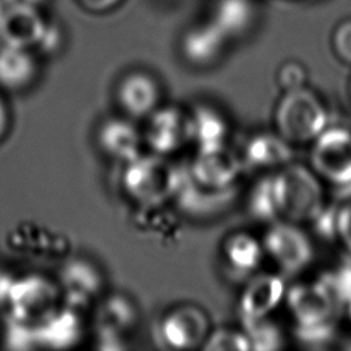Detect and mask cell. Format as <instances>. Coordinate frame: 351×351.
I'll list each match as a JSON object with an SVG mask.
<instances>
[{
	"label": "cell",
	"mask_w": 351,
	"mask_h": 351,
	"mask_svg": "<svg viewBox=\"0 0 351 351\" xmlns=\"http://www.w3.org/2000/svg\"><path fill=\"white\" fill-rule=\"evenodd\" d=\"M287 304L296 321L299 341L319 346L333 339L340 306L321 278L293 285L287 292Z\"/></svg>",
	"instance_id": "6da1fadb"
},
{
	"label": "cell",
	"mask_w": 351,
	"mask_h": 351,
	"mask_svg": "<svg viewBox=\"0 0 351 351\" xmlns=\"http://www.w3.org/2000/svg\"><path fill=\"white\" fill-rule=\"evenodd\" d=\"M271 177L278 219L313 222L324 208V192L315 176L300 165H289Z\"/></svg>",
	"instance_id": "7a4b0ae2"
},
{
	"label": "cell",
	"mask_w": 351,
	"mask_h": 351,
	"mask_svg": "<svg viewBox=\"0 0 351 351\" xmlns=\"http://www.w3.org/2000/svg\"><path fill=\"white\" fill-rule=\"evenodd\" d=\"M182 176V167L158 156L136 158L123 171L126 193L145 207H158L174 197Z\"/></svg>",
	"instance_id": "3957f363"
},
{
	"label": "cell",
	"mask_w": 351,
	"mask_h": 351,
	"mask_svg": "<svg viewBox=\"0 0 351 351\" xmlns=\"http://www.w3.org/2000/svg\"><path fill=\"white\" fill-rule=\"evenodd\" d=\"M328 125V114L321 100L310 90H288L276 110V126L289 143L315 140Z\"/></svg>",
	"instance_id": "277c9868"
},
{
	"label": "cell",
	"mask_w": 351,
	"mask_h": 351,
	"mask_svg": "<svg viewBox=\"0 0 351 351\" xmlns=\"http://www.w3.org/2000/svg\"><path fill=\"white\" fill-rule=\"evenodd\" d=\"M59 288L43 276L15 277L7 300L10 318L36 326L59 310Z\"/></svg>",
	"instance_id": "5b68a950"
},
{
	"label": "cell",
	"mask_w": 351,
	"mask_h": 351,
	"mask_svg": "<svg viewBox=\"0 0 351 351\" xmlns=\"http://www.w3.org/2000/svg\"><path fill=\"white\" fill-rule=\"evenodd\" d=\"M315 171L335 185L351 184V132L344 128L325 129L311 149Z\"/></svg>",
	"instance_id": "8992f818"
},
{
	"label": "cell",
	"mask_w": 351,
	"mask_h": 351,
	"mask_svg": "<svg viewBox=\"0 0 351 351\" xmlns=\"http://www.w3.org/2000/svg\"><path fill=\"white\" fill-rule=\"evenodd\" d=\"M263 247L287 274H295L306 269L314 255L308 237L289 222L274 223L265 234Z\"/></svg>",
	"instance_id": "52a82bcc"
},
{
	"label": "cell",
	"mask_w": 351,
	"mask_h": 351,
	"mask_svg": "<svg viewBox=\"0 0 351 351\" xmlns=\"http://www.w3.org/2000/svg\"><path fill=\"white\" fill-rule=\"evenodd\" d=\"M208 319L196 306H180L159 324V339L174 350L195 348L207 339Z\"/></svg>",
	"instance_id": "ba28073f"
},
{
	"label": "cell",
	"mask_w": 351,
	"mask_h": 351,
	"mask_svg": "<svg viewBox=\"0 0 351 351\" xmlns=\"http://www.w3.org/2000/svg\"><path fill=\"white\" fill-rule=\"evenodd\" d=\"M47 23L40 7L5 4L0 18V43L25 49L38 45Z\"/></svg>",
	"instance_id": "9c48e42d"
},
{
	"label": "cell",
	"mask_w": 351,
	"mask_h": 351,
	"mask_svg": "<svg viewBox=\"0 0 351 351\" xmlns=\"http://www.w3.org/2000/svg\"><path fill=\"white\" fill-rule=\"evenodd\" d=\"M234 195L236 189L233 186H206L191 176L188 167H182L181 181L174 197L184 211L193 215H208L223 210L233 200Z\"/></svg>",
	"instance_id": "30bf717a"
},
{
	"label": "cell",
	"mask_w": 351,
	"mask_h": 351,
	"mask_svg": "<svg viewBox=\"0 0 351 351\" xmlns=\"http://www.w3.org/2000/svg\"><path fill=\"white\" fill-rule=\"evenodd\" d=\"M191 176L200 184L210 188H228L241 171L240 159L225 145L213 149L199 151L188 167Z\"/></svg>",
	"instance_id": "8fae6325"
},
{
	"label": "cell",
	"mask_w": 351,
	"mask_h": 351,
	"mask_svg": "<svg viewBox=\"0 0 351 351\" xmlns=\"http://www.w3.org/2000/svg\"><path fill=\"white\" fill-rule=\"evenodd\" d=\"M191 140L189 118L178 108L167 107L156 111L147 129V141L158 154H170Z\"/></svg>",
	"instance_id": "7c38bea8"
},
{
	"label": "cell",
	"mask_w": 351,
	"mask_h": 351,
	"mask_svg": "<svg viewBox=\"0 0 351 351\" xmlns=\"http://www.w3.org/2000/svg\"><path fill=\"white\" fill-rule=\"evenodd\" d=\"M60 285L66 307L85 308L101 287V278L93 265L85 261L66 263L60 273Z\"/></svg>",
	"instance_id": "4fadbf2b"
},
{
	"label": "cell",
	"mask_w": 351,
	"mask_h": 351,
	"mask_svg": "<svg viewBox=\"0 0 351 351\" xmlns=\"http://www.w3.org/2000/svg\"><path fill=\"white\" fill-rule=\"evenodd\" d=\"M285 295V285L281 277L262 274L255 277L244 289L240 298V314L243 319H258L266 317L277 307Z\"/></svg>",
	"instance_id": "5bb4252c"
},
{
	"label": "cell",
	"mask_w": 351,
	"mask_h": 351,
	"mask_svg": "<svg viewBox=\"0 0 351 351\" xmlns=\"http://www.w3.org/2000/svg\"><path fill=\"white\" fill-rule=\"evenodd\" d=\"M81 332L82 326L77 310L63 307L34 326L36 346L52 350L70 348L78 343Z\"/></svg>",
	"instance_id": "9a60e30c"
},
{
	"label": "cell",
	"mask_w": 351,
	"mask_h": 351,
	"mask_svg": "<svg viewBox=\"0 0 351 351\" xmlns=\"http://www.w3.org/2000/svg\"><path fill=\"white\" fill-rule=\"evenodd\" d=\"M225 34L211 22L195 25L182 37V53L195 64H207L215 60L226 43Z\"/></svg>",
	"instance_id": "2e32d148"
},
{
	"label": "cell",
	"mask_w": 351,
	"mask_h": 351,
	"mask_svg": "<svg viewBox=\"0 0 351 351\" xmlns=\"http://www.w3.org/2000/svg\"><path fill=\"white\" fill-rule=\"evenodd\" d=\"M255 18L254 0H215L210 21L229 40L245 34L255 23Z\"/></svg>",
	"instance_id": "e0dca14e"
},
{
	"label": "cell",
	"mask_w": 351,
	"mask_h": 351,
	"mask_svg": "<svg viewBox=\"0 0 351 351\" xmlns=\"http://www.w3.org/2000/svg\"><path fill=\"white\" fill-rule=\"evenodd\" d=\"M118 97L125 111L133 117H143L156 106L158 88L149 75L133 73L122 80Z\"/></svg>",
	"instance_id": "ac0fdd59"
},
{
	"label": "cell",
	"mask_w": 351,
	"mask_h": 351,
	"mask_svg": "<svg viewBox=\"0 0 351 351\" xmlns=\"http://www.w3.org/2000/svg\"><path fill=\"white\" fill-rule=\"evenodd\" d=\"M99 143L110 156L132 162L140 156V136L128 122L111 119L103 125L99 133Z\"/></svg>",
	"instance_id": "d6986e66"
},
{
	"label": "cell",
	"mask_w": 351,
	"mask_h": 351,
	"mask_svg": "<svg viewBox=\"0 0 351 351\" xmlns=\"http://www.w3.org/2000/svg\"><path fill=\"white\" fill-rule=\"evenodd\" d=\"M36 62L27 49L0 47V86L21 89L33 80Z\"/></svg>",
	"instance_id": "ffe728a7"
},
{
	"label": "cell",
	"mask_w": 351,
	"mask_h": 351,
	"mask_svg": "<svg viewBox=\"0 0 351 351\" xmlns=\"http://www.w3.org/2000/svg\"><path fill=\"white\" fill-rule=\"evenodd\" d=\"M292 158L289 141L281 136L259 134L245 147V162L252 167H274L288 163Z\"/></svg>",
	"instance_id": "44dd1931"
},
{
	"label": "cell",
	"mask_w": 351,
	"mask_h": 351,
	"mask_svg": "<svg viewBox=\"0 0 351 351\" xmlns=\"http://www.w3.org/2000/svg\"><path fill=\"white\" fill-rule=\"evenodd\" d=\"M191 138L197 144L199 151L213 149L225 145L228 128L225 119L213 108L197 107L189 118Z\"/></svg>",
	"instance_id": "7402d4cb"
},
{
	"label": "cell",
	"mask_w": 351,
	"mask_h": 351,
	"mask_svg": "<svg viewBox=\"0 0 351 351\" xmlns=\"http://www.w3.org/2000/svg\"><path fill=\"white\" fill-rule=\"evenodd\" d=\"M136 319L133 306L128 299L119 295L108 298L97 313L99 337H119L128 330Z\"/></svg>",
	"instance_id": "603a6c76"
},
{
	"label": "cell",
	"mask_w": 351,
	"mask_h": 351,
	"mask_svg": "<svg viewBox=\"0 0 351 351\" xmlns=\"http://www.w3.org/2000/svg\"><path fill=\"white\" fill-rule=\"evenodd\" d=\"M223 254L230 269L237 274H250L262 261V248L250 234L237 233L223 245Z\"/></svg>",
	"instance_id": "cb8c5ba5"
},
{
	"label": "cell",
	"mask_w": 351,
	"mask_h": 351,
	"mask_svg": "<svg viewBox=\"0 0 351 351\" xmlns=\"http://www.w3.org/2000/svg\"><path fill=\"white\" fill-rule=\"evenodd\" d=\"M244 335L248 339L250 350L273 351L282 346L281 330L265 317L258 319H243Z\"/></svg>",
	"instance_id": "d4e9b609"
},
{
	"label": "cell",
	"mask_w": 351,
	"mask_h": 351,
	"mask_svg": "<svg viewBox=\"0 0 351 351\" xmlns=\"http://www.w3.org/2000/svg\"><path fill=\"white\" fill-rule=\"evenodd\" d=\"M250 213L259 221H274L278 219L274 192H273V177H265L258 181L251 191L248 202Z\"/></svg>",
	"instance_id": "484cf974"
},
{
	"label": "cell",
	"mask_w": 351,
	"mask_h": 351,
	"mask_svg": "<svg viewBox=\"0 0 351 351\" xmlns=\"http://www.w3.org/2000/svg\"><path fill=\"white\" fill-rule=\"evenodd\" d=\"M321 280L330 289L340 308L351 307V262H343L328 271Z\"/></svg>",
	"instance_id": "4316f807"
},
{
	"label": "cell",
	"mask_w": 351,
	"mask_h": 351,
	"mask_svg": "<svg viewBox=\"0 0 351 351\" xmlns=\"http://www.w3.org/2000/svg\"><path fill=\"white\" fill-rule=\"evenodd\" d=\"M203 348L211 351H247L250 350V343L244 333L230 329H218L210 337L206 339Z\"/></svg>",
	"instance_id": "83f0119b"
},
{
	"label": "cell",
	"mask_w": 351,
	"mask_h": 351,
	"mask_svg": "<svg viewBox=\"0 0 351 351\" xmlns=\"http://www.w3.org/2000/svg\"><path fill=\"white\" fill-rule=\"evenodd\" d=\"M5 347L11 350L37 348L34 339V326L8 318L5 329Z\"/></svg>",
	"instance_id": "f1b7e54d"
},
{
	"label": "cell",
	"mask_w": 351,
	"mask_h": 351,
	"mask_svg": "<svg viewBox=\"0 0 351 351\" xmlns=\"http://www.w3.org/2000/svg\"><path fill=\"white\" fill-rule=\"evenodd\" d=\"M335 53L344 63L351 64V18L341 21L332 33Z\"/></svg>",
	"instance_id": "f546056e"
},
{
	"label": "cell",
	"mask_w": 351,
	"mask_h": 351,
	"mask_svg": "<svg viewBox=\"0 0 351 351\" xmlns=\"http://www.w3.org/2000/svg\"><path fill=\"white\" fill-rule=\"evenodd\" d=\"M278 81H280V85L287 92L300 89L304 86V82H306V71L303 66L299 63H295V62L285 63L280 69Z\"/></svg>",
	"instance_id": "4dcf8cb0"
},
{
	"label": "cell",
	"mask_w": 351,
	"mask_h": 351,
	"mask_svg": "<svg viewBox=\"0 0 351 351\" xmlns=\"http://www.w3.org/2000/svg\"><path fill=\"white\" fill-rule=\"evenodd\" d=\"M336 236L351 252V200L337 207L336 213Z\"/></svg>",
	"instance_id": "1f68e13d"
},
{
	"label": "cell",
	"mask_w": 351,
	"mask_h": 351,
	"mask_svg": "<svg viewBox=\"0 0 351 351\" xmlns=\"http://www.w3.org/2000/svg\"><path fill=\"white\" fill-rule=\"evenodd\" d=\"M60 41H62L60 27L56 23H49L48 22L47 27H45V32H44V34H43L37 47L43 48L47 52H52L60 45Z\"/></svg>",
	"instance_id": "d6a6232c"
},
{
	"label": "cell",
	"mask_w": 351,
	"mask_h": 351,
	"mask_svg": "<svg viewBox=\"0 0 351 351\" xmlns=\"http://www.w3.org/2000/svg\"><path fill=\"white\" fill-rule=\"evenodd\" d=\"M80 5L93 14H103L118 7L122 0H77Z\"/></svg>",
	"instance_id": "836d02e7"
},
{
	"label": "cell",
	"mask_w": 351,
	"mask_h": 351,
	"mask_svg": "<svg viewBox=\"0 0 351 351\" xmlns=\"http://www.w3.org/2000/svg\"><path fill=\"white\" fill-rule=\"evenodd\" d=\"M14 280H15V277L11 276L10 273L0 271V303L7 304L8 295H10Z\"/></svg>",
	"instance_id": "e575fe53"
},
{
	"label": "cell",
	"mask_w": 351,
	"mask_h": 351,
	"mask_svg": "<svg viewBox=\"0 0 351 351\" xmlns=\"http://www.w3.org/2000/svg\"><path fill=\"white\" fill-rule=\"evenodd\" d=\"M7 125H8L7 108H5V104L3 103V100L0 99V138H1V137L4 136V133H5Z\"/></svg>",
	"instance_id": "d590c367"
},
{
	"label": "cell",
	"mask_w": 351,
	"mask_h": 351,
	"mask_svg": "<svg viewBox=\"0 0 351 351\" xmlns=\"http://www.w3.org/2000/svg\"><path fill=\"white\" fill-rule=\"evenodd\" d=\"M4 4H27V5H34L40 7L45 0H4Z\"/></svg>",
	"instance_id": "8d00e7d4"
},
{
	"label": "cell",
	"mask_w": 351,
	"mask_h": 351,
	"mask_svg": "<svg viewBox=\"0 0 351 351\" xmlns=\"http://www.w3.org/2000/svg\"><path fill=\"white\" fill-rule=\"evenodd\" d=\"M4 7H5L4 1H1V0H0V18H1V14H3V11H4Z\"/></svg>",
	"instance_id": "74e56055"
},
{
	"label": "cell",
	"mask_w": 351,
	"mask_h": 351,
	"mask_svg": "<svg viewBox=\"0 0 351 351\" xmlns=\"http://www.w3.org/2000/svg\"><path fill=\"white\" fill-rule=\"evenodd\" d=\"M347 313H348V315H350V318H351V307L347 310Z\"/></svg>",
	"instance_id": "f35d334b"
},
{
	"label": "cell",
	"mask_w": 351,
	"mask_h": 351,
	"mask_svg": "<svg viewBox=\"0 0 351 351\" xmlns=\"http://www.w3.org/2000/svg\"><path fill=\"white\" fill-rule=\"evenodd\" d=\"M350 92H351V82H350Z\"/></svg>",
	"instance_id": "ab89813d"
}]
</instances>
